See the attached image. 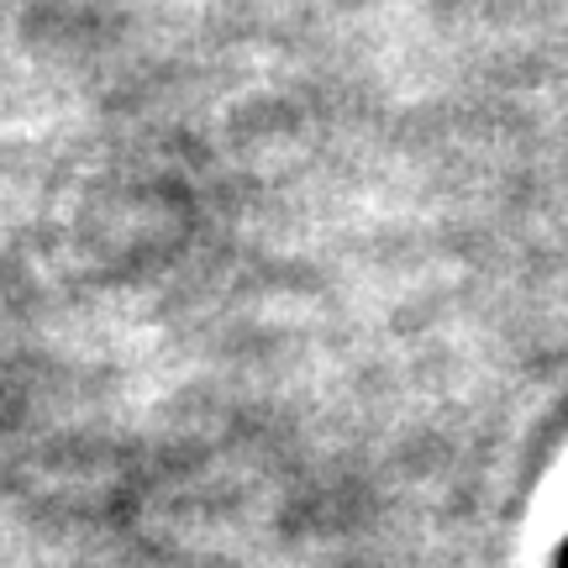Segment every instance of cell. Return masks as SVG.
I'll list each match as a JSON object with an SVG mask.
<instances>
[{"instance_id": "cell-1", "label": "cell", "mask_w": 568, "mask_h": 568, "mask_svg": "<svg viewBox=\"0 0 568 568\" xmlns=\"http://www.w3.org/2000/svg\"><path fill=\"white\" fill-rule=\"evenodd\" d=\"M552 568H568V537H564V548H558V558H552Z\"/></svg>"}]
</instances>
